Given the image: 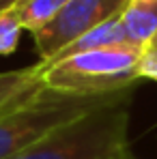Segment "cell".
<instances>
[{
    "instance_id": "obj_8",
    "label": "cell",
    "mask_w": 157,
    "mask_h": 159,
    "mask_svg": "<svg viewBox=\"0 0 157 159\" xmlns=\"http://www.w3.org/2000/svg\"><path fill=\"white\" fill-rule=\"evenodd\" d=\"M69 0H20L13 7V13L20 22V26L28 32H39L45 28L54 17L62 11V7Z\"/></svg>"
},
{
    "instance_id": "obj_12",
    "label": "cell",
    "mask_w": 157,
    "mask_h": 159,
    "mask_svg": "<svg viewBox=\"0 0 157 159\" xmlns=\"http://www.w3.org/2000/svg\"><path fill=\"white\" fill-rule=\"evenodd\" d=\"M144 52H157V37L153 39V41H151V45H149V48H146Z\"/></svg>"
},
{
    "instance_id": "obj_4",
    "label": "cell",
    "mask_w": 157,
    "mask_h": 159,
    "mask_svg": "<svg viewBox=\"0 0 157 159\" xmlns=\"http://www.w3.org/2000/svg\"><path fill=\"white\" fill-rule=\"evenodd\" d=\"M129 0H69L45 28L32 34L41 62H52L67 45L86 32L118 17Z\"/></svg>"
},
{
    "instance_id": "obj_10",
    "label": "cell",
    "mask_w": 157,
    "mask_h": 159,
    "mask_svg": "<svg viewBox=\"0 0 157 159\" xmlns=\"http://www.w3.org/2000/svg\"><path fill=\"white\" fill-rule=\"evenodd\" d=\"M140 78L157 82V52H144L140 62Z\"/></svg>"
},
{
    "instance_id": "obj_6",
    "label": "cell",
    "mask_w": 157,
    "mask_h": 159,
    "mask_svg": "<svg viewBox=\"0 0 157 159\" xmlns=\"http://www.w3.org/2000/svg\"><path fill=\"white\" fill-rule=\"evenodd\" d=\"M121 24L129 45L146 50L157 37V0H129L121 13Z\"/></svg>"
},
{
    "instance_id": "obj_11",
    "label": "cell",
    "mask_w": 157,
    "mask_h": 159,
    "mask_svg": "<svg viewBox=\"0 0 157 159\" xmlns=\"http://www.w3.org/2000/svg\"><path fill=\"white\" fill-rule=\"evenodd\" d=\"M20 0H0V11H7V9H13Z\"/></svg>"
},
{
    "instance_id": "obj_5",
    "label": "cell",
    "mask_w": 157,
    "mask_h": 159,
    "mask_svg": "<svg viewBox=\"0 0 157 159\" xmlns=\"http://www.w3.org/2000/svg\"><path fill=\"white\" fill-rule=\"evenodd\" d=\"M43 73H45V62L41 60L30 67L0 71V120L15 114L17 110H22L48 90Z\"/></svg>"
},
{
    "instance_id": "obj_2",
    "label": "cell",
    "mask_w": 157,
    "mask_h": 159,
    "mask_svg": "<svg viewBox=\"0 0 157 159\" xmlns=\"http://www.w3.org/2000/svg\"><path fill=\"white\" fill-rule=\"evenodd\" d=\"M142 56L144 50L125 43L58 58L45 62L43 82L48 90L71 97H105L133 90L140 80Z\"/></svg>"
},
{
    "instance_id": "obj_3",
    "label": "cell",
    "mask_w": 157,
    "mask_h": 159,
    "mask_svg": "<svg viewBox=\"0 0 157 159\" xmlns=\"http://www.w3.org/2000/svg\"><path fill=\"white\" fill-rule=\"evenodd\" d=\"M131 95L133 90L105 95V97H71V95H58L52 90H45L28 106L0 120V159L15 157L17 153L43 140L48 133L78 120L80 116L97 107L110 106Z\"/></svg>"
},
{
    "instance_id": "obj_1",
    "label": "cell",
    "mask_w": 157,
    "mask_h": 159,
    "mask_svg": "<svg viewBox=\"0 0 157 159\" xmlns=\"http://www.w3.org/2000/svg\"><path fill=\"white\" fill-rule=\"evenodd\" d=\"M129 101L125 97L97 107L9 159H136L129 144Z\"/></svg>"
},
{
    "instance_id": "obj_9",
    "label": "cell",
    "mask_w": 157,
    "mask_h": 159,
    "mask_svg": "<svg viewBox=\"0 0 157 159\" xmlns=\"http://www.w3.org/2000/svg\"><path fill=\"white\" fill-rule=\"evenodd\" d=\"M22 30L13 9L0 11V56H11L17 50L20 39H22Z\"/></svg>"
},
{
    "instance_id": "obj_7",
    "label": "cell",
    "mask_w": 157,
    "mask_h": 159,
    "mask_svg": "<svg viewBox=\"0 0 157 159\" xmlns=\"http://www.w3.org/2000/svg\"><path fill=\"white\" fill-rule=\"evenodd\" d=\"M125 43H129V41L125 37V30H123V24H121V15H118V17L105 22L101 26H97L95 30L86 32L84 37H80L78 41H73L71 45H67L54 60L67 58V56H76V54H84V52H93V50H101V48L125 45Z\"/></svg>"
}]
</instances>
